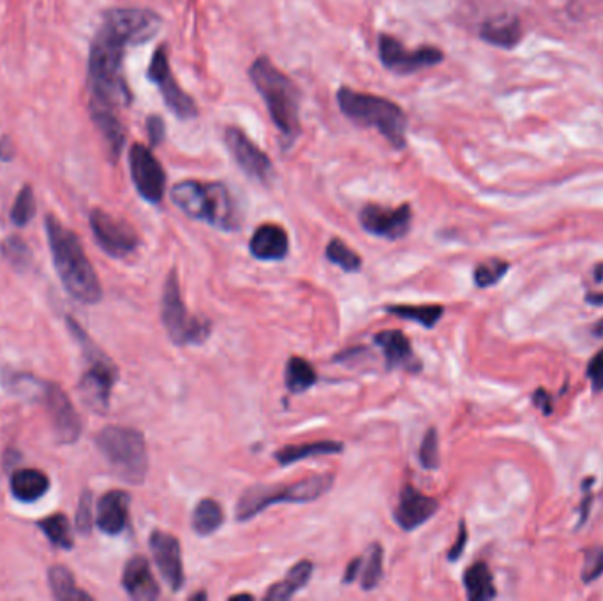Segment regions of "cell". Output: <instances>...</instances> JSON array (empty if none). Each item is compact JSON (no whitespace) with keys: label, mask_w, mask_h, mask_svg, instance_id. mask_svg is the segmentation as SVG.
Instances as JSON below:
<instances>
[{"label":"cell","mask_w":603,"mask_h":601,"mask_svg":"<svg viewBox=\"0 0 603 601\" xmlns=\"http://www.w3.org/2000/svg\"><path fill=\"white\" fill-rule=\"evenodd\" d=\"M385 311L399 316L402 320L415 321L422 327L432 328L438 325V321L445 312V307H441V305H388Z\"/></svg>","instance_id":"4dcf8cb0"},{"label":"cell","mask_w":603,"mask_h":601,"mask_svg":"<svg viewBox=\"0 0 603 601\" xmlns=\"http://www.w3.org/2000/svg\"><path fill=\"white\" fill-rule=\"evenodd\" d=\"M418 457H420V464L425 469H436L440 466V441H438V432L434 427L425 432Z\"/></svg>","instance_id":"74e56055"},{"label":"cell","mask_w":603,"mask_h":601,"mask_svg":"<svg viewBox=\"0 0 603 601\" xmlns=\"http://www.w3.org/2000/svg\"><path fill=\"white\" fill-rule=\"evenodd\" d=\"M189 600H207V594H205V593L193 594V596H191V598H189Z\"/></svg>","instance_id":"816d5d0a"},{"label":"cell","mask_w":603,"mask_h":601,"mask_svg":"<svg viewBox=\"0 0 603 601\" xmlns=\"http://www.w3.org/2000/svg\"><path fill=\"white\" fill-rule=\"evenodd\" d=\"M48 582H50V589H52V594L57 600H92L90 594L83 593V591L78 589L73 573L66 566H62V564H55V566L50 568Z\"/></svg>","instance_id":"83f0119b"},{"label":"cell","mask_w":603,"mask_h":601,"mask_svg":"<svg viewBox=\"0 0 603 601\" xmlns=\"http://www.w3.org/2000/svg\"><path fill=\"white\" fill-rule=\"evenodd\" d=\"M316 381H318V374L306 358L291 357L286 362L284 385L290 390L291 394L307 392L311 386L316 385Z\"/></svg>","instance_id":"f1b7e54d"},{"label":"cell","mask_w":603,"mask_h":601,"mask_svg":"<svg viewBox=\"0 0 603 601\" xmlns=\"http://www.w3.org/2000/svg\"><path fill=\"white\" fill-rule=\"evenodd\" d=\"M249 251L256 260L283 261L290 253V238L281 226L263 224L254 231Z\"/></svg>","instance_id":"7402d4cb"},{"label":"cell","mask_w":603,"mask_h":601,"mask_svg":"<svg viewBox=\"0 0 603 601\" xmlns=\"http://www.w3.org/2000/svg\"><path fill=\"white\" fill-rule=\"evenodd\" d=\"M92 492L85 490L78 503V510H76V527H78V533L82 535H89L92 524H94V517H92Z\"/></svg>","instance_id":"ab89813d"},{"label":"cell","mask_w":603,"mask_h":601,"mask_svg":"<svg viewBox=\"0 0 603 601\" xmlns=\"http://www.w3.org/2000/svg\"><path fill=\"white\" fill-rule=\"evenodd\" d=\"M334 485V475L309 476L288 485H253L242 492L237 503V520L246 522L277 503H311L325 496Z\"/></svg>","instance_id":"8992f818"},{"label":"cell","mask_w":603,"mask_h":601,"mask_svg":"<svg viewBox=\"0 0 603 601\" xmlns=\"http://www.w3.org/2000/svg\"><path fill=\"white\" fill-rule=\"evenodd\" d=\"M36 216V198L32 187H23L18 198H16L13 210H11V221L16 226H27L32 221V217Z\"/></svg>","instance_id":"d590c367"},{"label":"cell","mask_w":603,"mask_h":601,"mask_svg":"<svg viewBox=\"0 0 603 601\" xmlns=\"http://www.w3.org/2000/svg\"><path fill=\"white\" fill-rule=\"evenodd\" d=\"M374 344L383 351L387 369H402V371L417 374L422 371V362L411 349L410 339L399 330H387L374 337Z\"/></svg>","instance_id":"d6986e66"},{"label":"cell","mask_w":603,"mask_h":601,"mask_svg":"<svg viewBox=\"0 0 603 601\" xmlns=\"http://www.w3.org/2000/svg\"><path fill=\"white\" fill-rule=\"evenodd\" d=\"M466 543H468V529H466L464 520H461V524H459V536L455 540L454 547L448 552V559L450 561H457L462 556L464 549H466Z\"/></svg>","instance_id":"7bdbcfd3"},{"label":"cell","mask_w":603,"mask_h":601,"mask_svg":"<svg viewBox=\"0 0 603 601\" xmlns=\"http://www.w3.org/2000/svg\"><path fill=\"white\" fill-rule=\"evenodd\" d=\"M129 168L134 187L143 200L149 203H161L166 189V173L157 161L152 150L134 143L129 150Z\"/></svg>","instance_id":"7c38bea8"},{"label":"cell","mask_w":603,"mask_h":601,"mask_svg":"<svg viewBox=\"0 0 603 601\" xmlns=\"http://www.w3.org/2000/svg\"><path fill=\"white\" fill-rule=\"evenodd\" d=\"M360 572H362V556L355 557V559L346 566L343 577L344 584H353V582L360 577Z\"/></svg>","instance_id":"ee69618b"},{"label":"cell","mask_w":603,"mask_h":601,"mask_svg":"<svg viewBox=\"0 0 603 601\" xmlns=\"http://www.w3.org/2000/svg\"><path fill=\"white\" fill-rule=\"evenodd\" d=\"M586 376L591 381V386H593L596 394L603 392V348L596 353L595 357L589 360Z\"/></svg>","instance_id":"60d3db41"},{"label":"cell","mask_w":603,"mask_h":601,"mask_svg":"<svg viewBox=\"0 0 603 601\" xmlns=\"http://www.w3.org/2000/svg\"><path fill=\"white\" fill-rule=\"evenodd\" d=\"M231 600H253L251 594H237V596H231Z\"/></svg>","instance_id":"f907efd6"},{"label":"cell","mask_w":603,"mask_h":601,"mask_svg":"<svg viewBox=\"0 0 603 601\" xmlns=\"http://www.w3.org/2000/svg\"><path fill=\"white\" fill-rule=\"evenodd\" d=\"M224 141L230 149L231 156L237 161L242 171L251 179L268 184L274 175V166L267 154L254 145V141L242 133L237 127H228L224 133Z\"/></svg>","instance_id":"9a60e30c"},{"label":"cell","mask_w":603,"mask_h":601,"mask_svg":"<svg viewBox=\"0 0 603 601\" xmlns=\"http://www.w3.org/2000/svg\"><path fill=\"white\" fill-rule=\"evenodd\" d=\"M380 59L388 71L397 75H411L425 67L438 66L443 62V52L434 46H422L418 50L404 48L399 39L388 34H381L378 41Z\"/></svg>","instance_id":"30bf717a"},{"label":"cell","mask_w":603,"mask_h":601,"mask_svg":"<svg viewBox=\"0 0 603 601\" xmlns=\"http://www.w3.org/2000/svg\"><path fill=\"white\" fill-rule=\"evenodd\" d=\"M466 596L471 601H487L496 598V587L489 566L484 561L471 564L464 573Z\"/></svg>","instance_id":"4316f807"},{"label":"cell","mask_w":603,"mask_h":601,"mask_svg":"<svg viewBox=\"0 0 603 601\" xmlns=\"http://www.w3.org/2000/svg\"><path fill=\"white\" fill-rule=\"evenodd\" d=\"M480 38L499 48H515L522 39L521 23L517 18L489 20L480 29Z\"/></svg>","instance_id":"d4e9b609"},{"label":"cell","mask_w":603,"mask_h":601,"mask_svg":"<svg viewBox=\"0 0 603 601\" xmlns=\"http://www.w3.org/2000/svg\"><path fill=\"white\" fill-rule=\"evenodd\" d=\"M343 450L344 445L339 441H316V443H306V445L284 446L279 452H276L274 457L281 466H291L295 462L306 461L309 457L332 455V453H341Z\"/></svg>","instance_id":"484cf974"},{"label":"cell","mask_w":603,"mask_h":601,"mask_svg":"<svg viewBox=\"0 0 603 601\" xmlns=\"http://www.w3.org/2000/svg\"><path fill=\"white\" fill-rule=\"evenodd\" d=\"M589 482H591V478H588L584 482V498H582V505L579 508V512H581V524H584L588 520L589 506H591V501H593V494H591V489L588 487Z\"/></svg>","instance_id":"bcb514c9"},{"label":"cell","mask_w":603,"mask_h":601,"mask_svg":"<svg viewBox=\"0 0 603 601\" xmlns=\"http://www.w3.org/2000/svg\"><path fill=\"white\" fill-rule=\"evenodd\" d=\"M115 381H117L115 365L96 351L89 371L80 379V395L85 404L97 413H105L110 406V395Z\"/></svg>","instance_id":"4fadbf2b"},{"label":"cell","mask_w":603,"mask_h":601,"mask_svg":"<svg viewBox=\"0 0 603 601\" xmlns=\"http://www.w3.org/2000/svg\"><path fill=\"white\" fill-rule=\"evenodd\" d=\"M0 249H2L4 258H6L13 267L18 268V270H25V268L29 267L30 251L22 238H8V240H4V244H2Z\"/></svg>","instance_id":"8d00e7d4"},{"label":"cell","mask_w":603,"mask_h":601,"mask_svg":"<svg viewBox=\"0 0 603 601\" xmlns=\"http://www.w3.org/2000/svg\"><path fill=\"white\" fill-rule=\"evenodd\" d=\"M440 510V503L434 498L422 494L420 490L406 485L399 494V503L395 508V522L404 531H415L417 527L424 526L432 515Z\"/></svg>","instance_id":"ac0fdd59"},{"label":"cell","mask_w":603,"mask_h":601,"mask_svg":"<svg viewBox=\"0 0 603 601\" xmlns=\"http://www.w3.org/2000/svg\"><path fill=\"white\" fill-rule=\"evenodd\" d=\"M149 545L164 582L172 587V591H180L186 582V577H184L179 538L163 531H152Z\"/></svg>","instance_id":"e0dca14e"},{"label":"cell","mask_w":603,"mask_h":601,"mask_svg":"<svg viewBox=\"0 0 603 601\" xmlns=\"http://www.w3.org/2000/svg\"><path fill=\"white\" fill-rule=\"evenodd\" d=\"M46 235L53 265L67 293L82 304H97L103 297V290L80 238L53 216L46 217Z\"/></svg>","instance_id":"7a4b0ae2"},{"label":"cell","mask_w":603,"mask_h":601,"mask_svg":"<svg viewBox=\"0 0 603 601\" xmlns=\"http://www.w3.org/2000/svg\"><path fill=\"white\" fill-rule=\"evenodd\" d=\"M172 200L186 216L217 230L237 231L242 223L237 203L228 187L219 182L184 180L173 187Z\"/></svg>","instance_id":"3957f363"},{"label":"cell","mask_w":603,"mask_h":601,"mask_svg":"<svg viewBox=\"0 0 603 601\" xmlns=\"http://www.w3.org/2000/svg\"><path fill=\"white\" fill-rule=\"evenodd\" d=\"M586 302L591 305H596V307H602L603 291H600V293H588V295H586Z\"/></svg>","instance_id":"7dc6e473"},{"label":"cell","mask_w":603,"mask_h":601,"mask_svg":"<svg viewBox=\"0 0 603 601\" xmlns=\"http://www.w3.org/2000/svg\"><path fill=\"white\" fill-rule=\"evenodd\" d=\"M383 577V549L380 543H373L365 556H362V572H360V586L364 591H373L380 584Z\"/></svg>","instance_id":"d6a6232c"},{"label":"cell","mask_w":603,"mask_h":601,"mask_svg":"<svg viewBox=\"0 0 603 601\" xmlns=\"http://www.w3.org/2000/svg\"><path fill=\"white\" fill-rule=\"evenodd\" d=\"M533 402H535V406H538V408L544 411V415H551V395L547 394L544 388H538V390H536L535 394H533Z\"/></svg>","instance_id":"f6af8a7d"},{"label":"cell","mask_w":603,"mask_h":601,"mask_svg":"<svg viewBox=\"0 0 603 601\" xmlns=\"http://www.w3.org/2000/svg\"><path fill=\"white\" fill-rule=\"evenodd\" d=\"M593 275H595L596 282H603V263H598V265H596L595 270H593Z\"/></svg>","instance_id":"c3c4849f"},{"label":"cell","mask_w":603,"mask_h":601,"mask_svg":"<svg viewBox=\"0 0 603 601\" xmlns=\"http://www.w3.org/2000/svg\"><path fill=\"white\" fill-rule=\"evenodd\" d=\"M337 104L348 119L358 126L374 127L394 149L406 147L408 117L399 104L348 87H341L337 92Z\"/></svg>","instance_id":"277c9868"},{"label":"cell","mask_w":603,"mask_h":601,"mask_svg":"<svg viewBox=\"0 0 603 601\" xmlns=\"http://www.w3.org/2000/svg\"><path fill=\"white\" fill-rule=\"evenodd\" d=\"M314 572V564L307 559L298 561L293 568H291L288 575L284 577V580L277 582L272 587H268L267 593H265V600H290L295 594L304 589L307 586V582L311 580Z\"/></svg>","instance_id":"cb8c5ba5"},{"label":"cell","mask_w":603,"mask_h":601,"mask_svg":"<svg viewBox=\"0 0 603 601\" xmlns=\"http://www.w3.org/2000/svg\"><path fill=\"white\" fill-rule=\"evenodd\" d=\"M159 27L161 18L149 9L120 8L106 13L90 45V108L117 112L119 106L131 101L122 76L124 55L129 46L143 45L154 38Z\"/></svg>","instance_id":"6da1fadb"},{"label":"cell","mask_w":603,"mask_h":601,"mask_svg":"<svg viewBox=\"0 0 603 601\" xmlns=\"http://www.w3.org/2000/svg\"><path fill=\"white\" fill-rule=\"evenodd\" d=\"M325 256L332 265L343 268L348 274H355L362 268V258L351 249L350 245L344 244L341 238H332L328 242Z\"/></svg>","instance_id":"836d02e7"},{"label":"cell","mask_w":603,"mask_h":601,"mask_svg":"<svg viewBox=\"0 0 603 601\" xmlns=\"http://www.w3.org/2000/svg\"><path fill=\"white\" fill-rule=\"evenodd\" d=\"M593 334H595V337H598V339H603V318L596 323L595 327H593Z\"/></svg>","instance_id":"681fc988"},{"label":"cell","mask_w":603,"mask_h":601,"mask_svg":"<svg viewBox=\"0 0 603 601\" xmlns=\"http://www.w3.org/2000/svg\"><path fill=\"white\" fill-rule=\"evenodd\" d=\"M161 321L166 332L177 346L201 344L207 341L210 335L209 320L189 314L180 297L179 277L172 270L164 282L163 300H161Z\"/></svg>","instance_id":"ba28073f"},{"label":"cell","mask_w":603,"mask_h":601,"mask_svg":"<svg viewBox=\"0 0 603 601\" xmlns=\"http://www.w3.org/2000/svg\"><path fill=\"white\" fill-rule=\"evenodd\" d=\"M411 221H413V212L408 203L397 208L367 205L360 212L362 228L374 237L387 238V240L406 237L411 230Z\"/></svg>","instance_id":"5bb4252c"},{"label":"cell","mask_w":603,"mask_h":601,"mask_svg":"<svg viewBox=\"0 0 603 601\" xmlns=\"http://www.w3.org/2000/svg\"><path fill=\"white\" fill-rule=\"evenodd\" d=\"M147 76L150 82L156 83L157 89L163 94L164 103L179 119H194L198 115V106L194 103L193 97L180 89L179 83L173 78L164 46L157 48L152 55Z\"/></svg>","instance_id":"8fae6325"},{"label":"cell","mask_w":603,"mask_h":601,"mask_svg":"<svg viewBox=\"0 0 603 601\" xmlns=\"http://www.w3.org/2000/svg\"><path fill=\"white\" fill-rule=\"evenodd\" d=\"M46 409L52 422V429L60 443H75L82 432V420L76 413L75 406L67 399V395L59 386L46 383L45 394Z\"/></svg>","instance_id":"2e32d148"},{"label":"cell","mask_w":603,"mask_h":601,"mask_svg":"<svg viewBox=\"0 0 603 601\" xmlns=\"http://www.w3.org/2000/svg\"><path fill=\"white\" fill-rule=\"evenodd\" d=\"M90 228H92L97 245L108 256L117 258V260H124L127 256H131L140 245V238L133 226L122 219L113 217L105 210H99V208L92 210Z\"/></svg>","instance_id":"9c48e42d"},{"label":"cell","mask_w":603,"mask_h":601,"mask_svg":"<svg viewBox=\"0 0 603 601\" xmlns=\"http://www.w3.org/2000/svg\"><path fill=\"white\" fill-rule=\"evenodd\" d=\"M510 270V263L503 260H487L484 263H480L473 270V281L477 284L478 288H491L494 284H498Z\"/></svg>","instance_id":"e575fe53"},{"label":"cell","mask_w":603,"mask_h":601,"mask_svg":"<svg viewBox=\"0 0 603 601\" xmlns=\"http://www.w3.org/2000/svg\"><path fill=\"white\" fill-rule=\"evenodd\" d=\"M129 494L110 490L97 503L96 524L105 535L117 536L126 529L129 517Z\"/></svg>","instance_id":"ffe728a7"},{"label":"cell","mask_w":603,"mask_h":601,"mask_svg":"<svg viewBox=\"0 0 603 601\" xmlns=\"http://www.w3.org/2000/svg\"><path fill=\"white\" fill-rule=\"evenodd\" d=\"M38 526L43 531V535L55 547L64 550L73 549V535H71V526H69V520H67L66 515L53 513L50 517L41 520Z\"/></svg>","instance_id":"1f68e13d"},{"label":"cell","mask_w":603,"mask_h":601,"mask_svg":"<svg viewBox=\"0 0 603 601\" xmlns=\"http://www.w3.org/2000/svg\"><path fill=\"white\" fill-rule=\"evenodd\" d=\"M223 522V506L219 505L214 499H201L200 503L194 508L191 524H193L196 535H214L217 529L223 526Z\"/></svg>","instance_id":"f546056e"},{"label":"cell","mask_w":603,"mask_h":601,"mask_svg":"<svg viewBox=\"0 0 603 601\" xmlns=\"http://www.w3.org/2000/svg\"><path fill=\"white\" fill-rule=\"evenodd\" d=\"M122 587L133 600L152 601L159 598L157 580L152 575L149 561L143 556H134L127 561L122 573Z\"/></svg>","instance_id":"44dd1931"},{"label":"cell","mask_w":603,"mask_h":601,"mask_svg":"<svg viewBox=\"0 0 603 601\" xmlns=\"http://www.w3.org/2000/svg\"><path fill=\"white\" fill-rule=\"evenodd\" d=\"M251 82L267 104L272 122L286 140H293L300 131V90L283 71H279L267 57H260L249 69Z\"/></svg>","instance_id":"5b68a950"},{"label":"cell","mask_w":603,"mask_h":601,"mask_svg":"<svg viewBox=\"0 0 603 601\" xmlns=\"http://www.w3.org/2000/svg\"><path fill=\"white\" fill-rule=\"evenodd\" d=\"M97 448L120 480L140 485L149 471V453L142 432L110 425L99 432Z\"/></svg>","instance_id":"52a82bcc"},{"label":"cell","mask_w":603,"mask_h":601,"mask_svg":"<svg viewBox=\"0 0 603 601\" xmlns=\"http://www.w3.org/2000/svg\"><path fill=\"white\" fill-rule=\"evenodd\" d=\"M147 133H149L150 145L152 147H156L159 143H163L164 134V120L161 117H157V115H152L147 120Z\"/></svg>","instance_id":"b9f144b4"},{"label":"cell","mask_w":603,"mask_h":601,"mask_svg":"<svg viewBox=\"0 0 603 601\" xmlns=\"http://www.w3.org/2000/svg\"><path fill=\"white\" fill-rule=\"evenodd\" d=\"M50 489V480L38 469H20L11 478V494L22 503H34Z\"/></svg>","instance_id":"603a6c76"},{"label":"cell","mask_w":603,"mask_h":601,"mask_svg":"<svg viewBox=\"0 0 603 601\" xmlns=\"http://www.w3.org/2000/svg\"><path fill=\"white\" fill-rule=\"evenodd\" d=\"M603 575V547H593L586 550L584 566H582V580L589 584L595 582Z\"/></svg>","instance_id":"f35d334b"}]
</instances>
